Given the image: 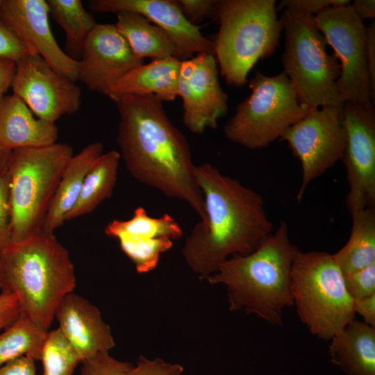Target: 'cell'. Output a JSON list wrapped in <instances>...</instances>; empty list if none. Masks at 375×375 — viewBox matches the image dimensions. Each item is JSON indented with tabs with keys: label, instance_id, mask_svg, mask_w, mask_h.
Returning <instances> with one entry per match:
<instances>
[{
	"label": "cell",
	"instance_id": "1",
	"mask_svg": "<svg viewBox=\"0 0 375 375\" xmlns=\"http://www.w3.org/2000/svg\"><path fill=\"white\" fill-rule=\"evenodd\" d=\"M119 112L117 142L130 174L165 195L187 203L200 221L206 219L203 194L184 135L153 95L115 99Z\"/></svg>",
	"mask_w": 375,
	"mask_h": 375
},
{
	"label": "cell",
	"instance_id": "2",
	"mask_svg": "<svg viewBox=\"0 0 375 375\" xmlns=\"http://www.w3.org/2000/svg\"><path fill=\"white\" fill-rule=\"evenodd\" d=\"M194 176L203 194L206 219L194 226L182 254L191 269L206 279L230 256L256 250L272 233L273 224L262 195L253 189L210 163L195 165Z\"/></svg>",
	"mask_w": 375,
	"mask_h": 375
},
{
	"label": "cell",
	"instance_id": "3",
	"mask_svg": "<svg viewBox=\"0 0 375 375\" xmlns=\"http://www.w3.org/2000/svg\"><path fill=\"white\" fill-rule=\"evenodd\" d=\"M298 251L281 221L256 250L227 258L206 279L226 287L231 310H242L281 326L283 310L293 305L291 268Z\"/></svg>",
	"mask_w": 375,
	"mask_h": 375
},
{
	"label": "cell",
	"instance_id": "4",
	"mask_svg": "<svg viewBox=\"0 0 375 375\" xmlns=\"http://www.w3.org/2000/svg\"><path fill=\"white\" fill-rule=\"evenodd\" d=\"M1 291L13 293L21 313L48 332L58 306L76 285L74 265L67 249L53 233L42 231L11 242L0 252Z\"/></svg>",
	"mask_w": 375,
	"mask_h": 375
},
{
	"label": "cell",
	"instance_id": "5",
	"mask_svg": "<svg viewBox=\"0 0 375 375\" xmlns=\"http://www.w3.org/2000/svg\"><path fill=\"white\" fill-rule=\"evenodd\" d=\"M275 4V0L216 1L214 15L219 26L215 55L228 84H246L257 61L274 52L283 30Z\"/></svg>",
	"mask_w": 375,
	"mask_h": 375
},
{
	"label": "cell",
	"instance_id": "6",
	"mask_svg": "<svg viewBox=\"0 0 375 375\" xmlns=\"http://www.w3.org/2000/svg\"><path fill=\"white\" fill-rule=\"evenodd\" d=\"M74 155L65 143L24 147L10 153L8 176L12 242L40 232L63 172Z\"/></svg>",
	"mask_w": 375,
	"mask_h": 375
},
{
	"label": "cell",
	"instance_id": "7",
	"mask_svg": "<svg viewBox=\"0 0 375 375\" xmlns=\"http://www.w3.org/2000/svg\"><path fill=\"white\" fill-rule=\"evenodd\" d=\"M291 292L300 321L319 339L330 340L355 319L353 300L333 254L299 250L291 268Z\"/></svg>",
	"mask_w": 375,
	"mask_h": 375
},
{
	"label": "cell",
	"instance_id": "8",
	"mask_svg": "<svg viewBox=\"0 0 375 375\" xmlns=\"http://www.w3.org/2000/svg\"><path fill=\"white\" fill-rule=\"evenodd\" d=\"M283 72L290 80L299 103L309 108L342 107L337 81L340 65L326 51V42L315 16L298 15L284 9Z\"/></svg>",
	"mask_w": 375,
	"mask_h": 375
},
{
	"label": "cell",
	"instance_id": "9",
	"mask_svg": "<svg viewBox=\"0 0 375 375\" xmlns=\"http://www.w3.org/2000/svg\"><path fill=\"white\" fill-rule=\"evenodd\" d=\"M249 86L251 94L237 106L224 127L227 140L247 149L267 147L314 110L299 103L283 72L270 76L258 71Z\"/></svg>",
	"mask_w": 375,
	"mask_h": 375
},
{
	"label": "cell",
	"instance_id": "10",
	"mask_svg": "<svg viewBox=\"0 0 375 375\" xmlns=\"http://www.w3.org/2000/svg\"><path fill=\"white\" fill-rule=\"evenodd\" d=\"M315 21L340 60L337 87L344 103L374 109L366 58V26L350 4L328 7L316 15Z\"/></svg>",
	"mask_w": 375,
	"mask_h": 375
},
{
	"label": "cell",
	"instance_id": "11",
	"mask_svg": "<svg viewBox=\"0 0 375 375\" xmlns=\"http://www.w3.org/2000/svg\"><path fill=\"white\" fill-rule=\"evenodd\" d=\"M342 107L314 109L280 138L301 163V183L296 196L299 203L308 185L342 158L346 143Z\"/></svg>",
	"mask_w": 375,
	"mask_h": 375
},
{
	"label": "cell",
	"instance_id": "12",
	"mask_svg": "<svg viewBox=\"0 0 375 375\" xmlns=\"http://www.w3.org/2000/svg\"><path fill=\"white\" fill-rule=\"evenodd\" d=\"M346 143L342 160L349 191L346 207L350 215L375 208V112L350 103L342 107Z\"/></svg>",
	"mask_w": 375,
	"mask_h": 375
},
{
	"label": "cell",
	"instance_id": "13",
	"mask_svg": "<svg viewBox=\"0 0 375 375\" xmlns=\"http://www.w3.org/2000/svg\"><path fill=\"white\" fill-rule=\"evenodd\" d=\"M11 88L36 117L52 123L76 113L81 104V88L38 55L16 62Z\"/></svg>",
	"mask_w": 375,
	"mask_h": 375
},
{
	"label": "cell",
	"instance_id": "14",
	"mask_svg": "<svg viewBox=\"0 0 375 375\" xmlns=\"http://www.w3.org/2000/svg\"><path fill=\"white\" fill-rule=\"evenodd\" d=\"M218 72L213 54H197L181 62L178 96L183 101V122L192 133L217 128L218 119L228 111V95Z\"/></svg>",
	"mask_w": 375,
	"mask_h": 375
},
{
	"label": "cell",
	"instance_id": "15",
	"mask_svg": "<svg viewBox=\"0 0 375 375\" xmlns=\"http://www.w3.org/2000/svg\"><path fill=\"white\" fill-rule=\"evenodd\" d=\"M45 0H1L0 17L27 48L30 54L42 57L53 69L76 82L78 61L58 45L50 27Z\"/></svg>",
	"mask_w": 375,
	"mask_h": 375
},
{
	"label": "cell",
	"instance_id": "16",
	"mask_svg": "<svg viewBox=\"0 0 375 375\" xmlns=\"http://www.w3.org/2000/svg\"><path fill=\"white\" fill-rule=\"evenodd\" d=\"M144 64L114 24H97L86 39L78 60V81L103 94L124 76Z\"/></svg>",
	"mask_w": 375,
	"mask_h": 375
},
{
	"label": "cell",
	"instance_id": "17",
	"mask_svg": "<svg viewBox=\"0 0 375 375\" xmlns=\"http://www.w3.org/2000/svg\"><path fill=\"white\" fill-rule=\"evenodd\" d=\"M95 12H134L163 29L176 47L177 59L188 60L194 53L215 55L213 41L205 37L200 27L183 15L176 0H90Z\"/></svg>",
	"mask_w": 375,
	"mask_h": 375
},
{
	"label": "cell",
	"instance_id": "18",
	"mask_svg": "<svg viewBox=\"0 0 375 375\" xmlns=\"http://www.w3.org/2000/svg\"><path fill=\"white\" fill-rule=\"evenodd\" d=\"M55 318L58 328L76 351L81 361L115 345L110 326L99 309L74 292L67 294L58 306Z\"/></svg>",
	"mask_w": 375,
	"mask_h": 375
},
{
	"label": "cell",
	"instance_id": "19",
	"mask_svg": "<svg viewBox=\"0 0 375 375\" xmlns=\"http://www.w3.org/2000/svg\"><path fill=\"white\" fill-rule=\"evenodd\" d=\"M55 123L35 117L26 103L15 94L0 99V148L12 151L24 147L57 142Z\"/></svg>",
	"mask_w": 375,
	"mask_h": 375
},
{
	"label": "cell",
	"instance_id": "20",
	"mask_svg": "<svg viewBox=\"0 0 375 375\" xmlns=\"http://www.w3.org/2000/svg\"><path fill=\"white\" fill-rule=\"evenodd\" d=\"M181 61L170 57L151 60L124 76L106 94L115 100L124 95H153L162 101L178 97V78Z\"/></svg>",
	"mask_w": 375,
	"mask_h": 375
},
{
	"label": "cell",
	"instance_id": "21",
	"mask_svg": "<svg viewBox=\"0 0 375 375\" xmlns=\"http://www.w3.org/2000/svg\"><path fill=\"white\" fill-rule=\"evenodd\" d=\"M331 360L349 375H375V328L353 319L331 340Z\"/></svg>",
	"mask_w": 375,
	"mask_h": 375
},
{
	"label": "cell",
	"instance_id": "22",
	"mask_svg": "<svg viewBox=\"0 0 375 375\" xmlns=\"http://www.w3.org/2000/svg\"><path fill=\"white\" fill-rule=\"evenodd\" d=\"M103 151V144L95 141L72 156L63 172L47 213L42 232L53 233L65 222L64 218L75 204L88 172Z\"/></svg>",
	"mask_w": 375,
	"mask_h": 375
},
{
	"label": "cell",
	"instance_id": "23",
	"mask_svg": "<svg viewBox=\"0 0 375 375\" xmlns=\"http://www.w3.org/2000/svg\"><path fill=\"white\" fill-rule=\"evenodd\" d=\"M116 14L114 25L137 58H149L151 60L177 58L176 47L163 29L137 12L124 11Z\"/></svg>",
	"mask_w": 375,
	"mask_h": 375
},
{
	"label": "cell",
	"instance_id": "24",
	"mask_svg": "<svg viewBox=\"0 0 375 375\" xmlns=\"http://www.w3.org/2000/svg\"><path fill=\"white\" fill-rule=\"evenodd\" d=\"M121 159L119 151L103 153L88 172L78 197L67 213L69 221L92 212L103 201L111 197L116 185Z\"/></svg>",
	"mask_w": 375,
	"mask_h": 375
},
{
	"label": "cell",
	"instance_id": "25",
	"mask_svg": "<svg viewBox=\"0 0 375 375\" xmlns=\"http://www.w3.org/2000/svg\"><path fill=\"white\" fill-rule=\"evenodd\" d=\"M352 227L346 244L333 256L343 274L375 262V208L351 215Z\"/></svg>",
	"mask_w": 375,
	"mask_h": 375
},
{
	"label": "cell",
	"instance_id": "26",
	"mask_svg": "<svg viewBox=\"0 0 375 375\" xmlns=\"http://www.w3.org/2000/svg\"><path fill=\"white\" fill-rule=\"evenodd\" d=\"M49 15L65 31V53L79 60L88 36L97 23L80 0H47Z\"/></svg>",
	"mask_w": 375,
	"mask_h": 375
},
{
	"label": "cell",
	"instance_id": "27",
	"mask_svg": "<svg viewBox=\"0 0 375 375\" xmlns=\"http://www.w3.org/2000/svg\"><path fill=\"white\" fill-rule=\"evenodd\" d=\"M47 333L20 312L13 323L0 334V367L24 356L40 360Z\"/></svg>",
	"mask_w": 375,
	"mask_h": 375
},
{
	"label": "cell",
	"instance_id": "28",
	"mask_svg": "<svg viewBox=\"0 0 375 375\" xmlns=\"http://www.w3.org/2000/svg\"><path fill=\"white\" fill-rule=\"evenodd\" d=\"M104 232L108 237L113 238L121 235H129L165 238L172 240L181 238L183 234L179 224L169 214L165 213L160 217H151L141 206L135 209L131 219H113L109 222Z\"/></svg>",
	"mask_w": 375,
	"mask_h": 375
},
{
	"label": "cell",
	"instance_id": "29",
	"mask_svg": "<svg viewBox=\"0 0 375 375\" xmlns=\"http://www.w3.org/2000/svg\"><path fill=\"white\" fill-rule=\"evenodd\" d=\"M122 251L140 274L149 272L158 265L160 255L172 249L173 240L165 238L121 235L116 238Z\"/></svg>",
	"mask_w": 375,
	"mask_h": 375
},
{
	"label": "cell",
	"instance_id": "30",
	"mask_svg": "<svg viewBox=\"0 0 375 375\" xmlns=\"http://www.w3.org/2000/svg\"><path fill=\"white\" fill-rule=\"evenodd\" d=\"M42 375H72L81 362L75 349L58 328L48 331L42 347Z\"/></svg>",
	"mask_w": 375,
	"mask_h": 375
},
{
	"label": "cell",
	"instance_id": "31",
	"mask_svg": "<svg viewBox=\"0 0 375 375\" xmlns=\"http://www.w3.org/2000/svg\"><path fill=\"white\" fill-rule=\"evenodd\" d=\"M81 375H131L133 365L103 351L81 362Z\"/></svg>",
	"mask_w": 375,
	"mask_h": 375
},
{
	"label": "cell",
	"instance_id": "32",
	"mask_svg": "<svg viewBox=\"0 0 375 375\" xmlns=\"http://www.w3.org/2000/svg\"><path fill=\"white\" fill-rule=\"evenodd\" d=\"M343 275L346 289L353 300L375 294V262Z\"/></svg>",
	"mask_w": 375,
	"mask_h": 375
},
{
	"label": "cell",
	"instance_id": "33",
	"mask_svg": "<svg viewBox=\"0 0 375 375\" xmlns=\"http://www.w3.org/2000/svg\"><path fill=\"white\" fill-rule=\"evenodd\" d=\"M7 167L0 170V252L12 242Z\"/></svg>",
	"mask_w": 375,
	"mask_h": 375
},
{
	"label": "cell",
	"instance_id": "34",
	"mask_svg": "<svg viewBox=\"0 0 375 375\" xmlns=\"http://www.w3.org/2000/svg\"><path fill=\"white\" fill-rule=\"evenodd\" d=\"M349 4L348 0H283L276 10L283 8L298 15L314 16L328 7Z\"/></svg>",
	"mask_w": 375,
	"mask_h": 375
},
{
	"label": "cell",
	"instance_id": "35",
	"mask_svg": "<svg viewBox=\"0 0 375 375\" xmlns=\"http://www.w3.org/2000/svg\"><path fill=\"white\" fill-rule=\"evenodd\" d=\"M30 54L27 48L5 25L0 17V58L15 62Z\"/></svg>",
	"mask_w": 375,
	"mask_h": 375
},
{
	"label": "cell",
	"instance_id": "36",
	"mask_svg": "<svg viewBox=\"0 0 375 375\" xmlns=\"http://www.w3.org/2000/svg\"><path fill=\"white\" fill-rule=\"evenodd\" d=\"M183 371V367L178 364L167 363L159 358L148 360L140 356L131 375H181Z\"/></svg>",
	"mask_w": 375,
	"mask_h": 375
},
{
	"label": "cell",
	"instance_id": "37",
	"mask_svg": "<svg viewBox=\"0 0 375 375\" xmlns=\"http://www.w3.org/2000/svg\"><path fill=\"white\" fill-rule=\"evenodd\" d=\"M185 17L196 25L204 18L214 15L216 0H176Z\"/></svg>",
	"mask_w": 375,
	"mask_h": 375
},
{
	"label": "cell",
	"instance_id": "38",
	"mask_svg": "<svg viewBox=\"0 0 375 375\" xmlns=\"http://www.w3.org/2000/svg\"><path fill=\"white\" fill-rule=\"evenodd\" d=\"M21 312L17 297L11 292L0 293V330L9 326Z\"/></svg>",
	"mask_w": 375,
	"mask_h": 375
},
{
	"label": "cell",
	"instance_id": "39",
	"mask_svg": "<svg viewBox=\"0 0 375 375\" xmlns=\"http://www.w3.org/2000/svg\"><path fill=\"white\" fill-rule=\"evenodd\" d=\"M0 375H36L35 360L24 356L10 361L0 367Z\"/></svg>",
	"mask_w": 375,
	"mask_h": 375
},
{
	"label": "cell",
	"instance_id": "40",
	"mask_svg": "<svg viewBox=\"0 0 375 375\" xmlns=\"http://www.w3.org/2000/svg\"><path fill=\"white\" fill-rule=\"evenodd\" d=\"M366 58L371 89L375 97V22L373 20L365 28Z\"/></svg>",
	"mask_w": 375,
	"mask_h": 375
},
{
	"label": "cell",
	"instance_id": "41",
	"mask_svg": "<svg viewBox=\"0 0 375 375\" xmlns=\"http://www.w3.org/2000/svg\"><path fill=\"white\" fill-rule=\"evenodd\" d=\"M355 313L360 315L363 322L375 328V294L353 300Z\"/></svg>",
	"mask_w": 375,
	"mask_h": 375
},
{
	"label": "cell",
	"instance_id": "42",
	"mask_svg": "<svg viewBox=\"0 0 375 375\" xmlns=\"http://www.w3.org/2000/svg\"><path fill=\"white\" fill-rule=\"evenodd\" d=\"M16 71V62L8 58H0V99L11 88Z\"/></svg>",
	"mask_w": 375,
	"mask_h": 375
},
{
	"label": "cell",
	"instance_id": "43",
	"mask_svg": "<svg viewBox=\"0 0 375 375\" xmlns=\"http://www.w3.org/2000/svg\"><path fill=\"white\" fill-rule=\"evenodd\" d=\"M356 15L362 21L365 19L374 20L375 1L374 0H354L350 3Z\"/></svg>",
	"mask_w": 375,
	"mask_h": 375
},
{
	"label": "cell",
	"instance_id": "44",
	"mask_svg": "<svg viewBox=\"0 0 375 375\" xmlns=\"http://www.w3.org/2000/svg\"><path fill=\"white\" fill-rule=\"evenodd\" d=\"M10 153L0 148V170L7 167Z\"/></svg>",
	"mask_w": 375,
	"mask_h": 375
},
{
	"label": "cell",
	"instance_id": "45",
	"mask_svg": "<svg viewBox=\"0 0 375 375\" xmlns=\"http://www.w3.org/2000/svg\"><path fill=\"white\" fill-rule=\"evenodd\" d=\"M2 278H3V273H2V268H1V262H0V285H1V282H2Z\"/></svg>",
	"mask_w": 375,
	"mask_h": 375
},
{
	"label": "cell",
	"instance_id": "46",
	"mask_svg": "<svg viewBox=\"0 0 375 375\" xmlns=\"http://www.w3.org/2000/svg\"><path fill=\"white\" fill-rule=\"evenodd\" d=\"M1 0H0V3H1Z\"/></svg>",
	"mask_w": 375,
	"mask_h": 375
}]
</instances>
